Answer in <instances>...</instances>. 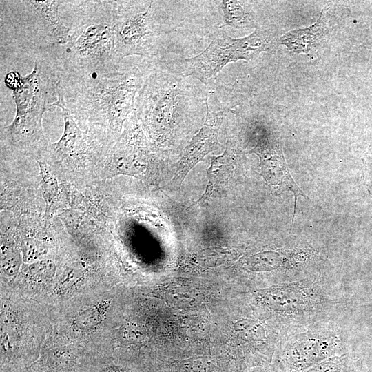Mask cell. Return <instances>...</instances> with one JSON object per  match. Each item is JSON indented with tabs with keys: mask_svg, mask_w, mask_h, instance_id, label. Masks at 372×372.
I'll use <instances>...</instances> for the list:
<instances>
[{
	"mask_svg": "<svg viewBox=\"0 0 372 372\" xmlns=\"http://www.w3.org/2000/svg\"><path fill=\"white\" fill-rule=\"evenodd\" d=\"M38 163L41 174V195L45 202V215L50 218L54 209L55 203L59 194V187L57 180L49 172L45 162L39 160Z\"/></svg>",
	"mask_w": 372,
	"mask_h": 372,
	"instance_id": "14",
	"label": "cell"
},
{
	"mask_svg": "<svg viewBox=\"0 0 372 372\" xmlns=\"http://www.w3.org/2000/svg\"><path fill=\"white\" fill-rule=\"evenodd\" d=\"M260 158L261 175L276 192L291 191L295 197L293 220L296 210L297 198L301 195L309 199L292 178L283 156L281 141L273 135L258 138L256 144L250 151Z\"/></svg>",
	"mask_w": 372,
	"mask_h": 372,
	"instance_id": "9",
	"label": "cell"
},
{
	"mask_svg": "<svg viewBox=\"0 0 372 372\" xmlns=\"http://www.w3.org/2000/svg\"><path fill=\"white\" fill-rule=\"evenodd\" d=\"M59 108L64 118L63 133L57 142L48 144L44 149L52 159L59 161L81 159L90 153L107 152L110 149L108 146H98L94 136L104 133L82 129L65 107Z\"/></svg>",
	"mask_w": 372,
	"mask_h": 372,
	"instance_id": "10",
	"label": "cell"
},
{
	"mask_svg": "<svg viewBox=\"0 0 372 372\" xmlns=\"http://www.w3.org/2000/svg\"><path fill=\"white\" fill-rule=\"evenodd\" d=\"M239 151L229 140L223 154L214 157L208 169L209 181L204 194L197 203L204 204L216 193L223 189L235 168Z\"/></svg>",
	"mask_w": 372,
	"mask_h": 372,
	"instance_id": "11",
	"label": "cell"
},
{
	"mask_svg": "<svg viewBox=\"0 0 372 372\" xmlns=\"http://www.w3.org/2000/svg\"><path fill=\"white\" fill-rule=\"evenodd\" d=\"M126 59L95 69L52 64L59 79L54 106L65 107L82 129L99 127L117 140L149 71Z\"/></svg>",
	"mask_w": 372,
	"mask_h": 372,
	"instance_id": "1",
	"label": "cell"
},
{
	"mask_svg": "<svg viewBox=\"0 0 372 372\" xmlns=\"http://www.w3.org/2000/svg\"><path fill=\"white\" fill-rule=\"evenodd\" d=\"M220 6L224 20V24L221 27L229 26L242 29L254 26L253 15L242 1L225 0L221 1Z\"/></svg>",
	"mask_w": 372,
	"mask_h": 372,
	"instance_id": "13",
	"label": "cell"
},
{
	"mask_svg": "<svg viewBox=\"0 0 372 372\" xmlns=\"http://www.w3.org/2000/svg\"><path fill=\"white\" fill-rule=\"evenodd\" d=\"M16 16L25 18L30 23L32 32L41 42L49 45H62L67 43L70 28L61 19L59 7L66 1H6Z\"/></svg>",
	"mask_w": 372,
	"mask_h": 372,
	"instance_id": "7",
	"label": "cell"
},
{
	"mask_svg": "<svg viewBox=\"0 0 372 372\" xmlns=\"http://www.w3.org/2000/svg\"><path fill=\"white\" fill-rule=\"evenodd\" d=\"M325 14L326 9H323L318 21L313 25L285 34L280 39V43L285 45L288 50L297 53L308 54L313 52L329 32Z\"/></svg>",
	"mask_w": 372,
	"mask_h": 372,
	"instance_id": "12",
	"label": "cell"
},
{
	"mask_svg": "<svg viewBox=\"0 0 372 372\" xmlns=\"http://www.w3.org/2000/svg\"><path fill=\"white\" fill-rule=\"evenodd\" d=\"M81 14L56 66L95 69L119 60L114 45L113 1H81Z\"/></svg>",
	"mask_w": 372,
	"mask_h": 372,
	"instance_id": "4",
	"label": "cell"
},
{
	"mask_svg": "<svg viewBox=\"0 0 372 372\" xmlns=\"http://www.w3.org/2000/svg\"><path fill=\"white\" fill-rule=\"evenodd\" d=\"M8 87L13 90L16 105L13 121L4 128L10 144L22 149H45L42 118L46 112L56 109L59 79L52 63L37 58L32 72L21 76L12 72L6 77Z\"/></svg>",
	"mask_w": 372,
	"mask_h": 372,
	"instance_id": "2",
	"label": "cell"
},
{
	"mask_svg": "<svg viewBox=\"0 0 372 372\" xmlns=\"http://www.w3.org/2000/svg\"><path fill=\"white\" fill-rule=\"evenodd\" d=\"M185 77L163 70L148 71L135 100L138 121L154 137L170 134L175 124L206 108L200 90Z\"/></svg>",
	"mask_w": 372,
	"mask_h": 372,
	"instance_id": "3",
	"label": "cell"
},
{
	"mask_svg": "<svg viewBox=\"0 0 372 372\" xmlns=\"http://www.w3.org/2000/svg\"><path fill=\"white\" fill-rule=\"evenodd\" d=\"M340 366L329 361L318 366L311 372H336ZM338 372H342V369Z\"/></svg>",
	"mask_w": 372,
	"mask_h": 372,
	"instance_id": "15",
	"label": "cell"
},
{
	"mask_svg": "<svg viewBox=\"0 0 372 372\" xmlns=\"http://www.w3.org/2000/svg\"><path fill=\"white\" fill-rule=\"evenodd\" d=\"M152 8V1H113L114 45L119 60L154 54L158 37Z\"/></svg>",
	"mask_w": 372,
	"mask_h": 372,
	"instance_id": "6",
	"label": "cell"
},
{
	"mask_svg": "<svg viewBox=\"0 0 372 372\" xmlns=\"http://www.w3.org/2000/svg\"><path fill=\"white\" fill-rule=\"evenodd\" d=\"M207 102V99L204 123L183 151L176 164L174 175L167 184L169 191L178 190L191 169L206 155L221 146L218 141V132L227 111L213 112Z\"/></svg>",
	"mask_w": 372,
	"mask_h": 372,
	"instance_id": "8",
	"label": "cell"
},
{
	"mask_svg": "<svg viewBox=\"0 0 372 372\" xmlns=\"http://www.w3.org/2000/svg\"><path fill=\"white\" fill-rule=\"evenodd\" d=\"M276 43V30L272 27L258 28L242 38H232L220 32L200 54L174 63L179 69V75L192 76L206 84L228 63L254 59L261 52L270 50Z\"/></svg>",
	"mask_w": 372,
	"mask_h": 372,
	"instance_id": "5",
	"label": "cell"
}]
</instances>
